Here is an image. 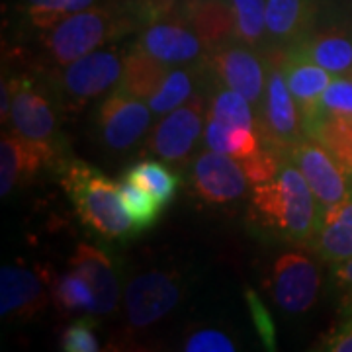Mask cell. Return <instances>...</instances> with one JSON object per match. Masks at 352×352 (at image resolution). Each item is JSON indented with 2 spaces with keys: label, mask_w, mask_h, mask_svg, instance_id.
Returning a JSON list of instances; mask_svg holds the SVG:
<instances>
[{
  "label": "cell",
  "mask_w": 352,
  "mask_h": 352,
  "mask_svg": "<svg viewBox=\"0 0 352 352\" xmlns=\"http://www.w3.org/2000/svg\"><path fill=\"white\" fill-rule=\"evenodd\" d=\"M268 288L282 311L305 314L314 307L321 289L319 266L303 252H286L272 266Z\"/></svg>",
  "instance_id": "7c38bea8"
},
{
  "label": "cell",
  "mask_w": 352,
  "mask_h": 352,
  "mask_svg": "<svg viewBox=\"0 0 352 352\" xmlns=\"http://www.w3.org/2000/svg\"><path fill=\"white\" fill-rule=\"evenodd\" d=\"M335 286L342 294V305L352 315V256L335 266Z\"/></svg>",
  "instance_id": "8d00e7d4"
},
{
  "label": "cell",
  "mask_w": 352,
  "mask_h": 352,
  "mask_svg": "<svg viewBox=\"0 0 352 352\" xmlns=\"http://www.w3.org/2000/svg\"><path fill=\"white\" fill-rule=\"evenodd\" d=\"M314 251L325 263L337 264L352 256V198L329 208L321 215V223L311 241Z\"/></svg>",
  "instance_id": "7402d4cb"
},
{
  "label": "cell",
  "mask_w": 352,
  "mask_h": 352,
  "mask_svg": "<svg viewBox=\"0 0 352 352\" xmlns=\"http://www.w3.org/2000/svg\"><path fill=\"white\" fill-rule=\"evenodd\" d=\"M282 71H284L289 92L296 100L298 112L302 118L303 131L307 133V129L314 126L321 96L331 85L333 75L327 73L323 67L311 63L288 50H284Z\"/></svg>",
  "instance_id": "ac0fdd59"
},
{
  "label": "cell",
  "mask_w": 352,
  "mask_h": 352,
  "mask_svg": "<svg viewBox=\"0 0 352 352\" xmlns=\"http://www.w3.org/2000/svg\"><path fill=\"white\" fill-rule=\"evenodd\" d=\"M288 51L323 67L333 76L352 75V36L337 30L307 34Z\"/></svg>",
  "instance_id": "44dd1931"
},
{
  "label": "cell",
  "mask_w": 352,
  "mask_h": 352,
  "mask_svg": "<svg viewBox=\"0 0 352 352\" xmlns=\"http://www.w3.org/2000/svg\"><path fill=\"white\" fill-rule=\"evenodd\" d=\"M135 45L168 67L190 65L206 59L210 53L194 28L180 14H164L147 20L141 25Z\"/></svg>",
  "instance_id": "30bf717a"
},
{
  "label": "cell",
  "mask_w": 352,
  "mask_h": 352,
  "mask_svg": "<svg viewBox=\"0 0 352 352\" xmlns=\"http://www.w3.org/2000/svg\"><path fill=\"white\" fill-rule=\"evenodd\" d=\"M145 12L135 0H112L82 12L71 14L39 34L51 63L65 67L102 45L124 38L135 28L145 24Z\"/></svg>",
  "instance_id": "7a4b0ae2"
},
{
  "label": "cell",
  "mask_w": 352,
  "mask_h": 352,
  "mask_svg": "<svg viewBox=\"0 0 352 352\" xmlns=\"http://www.w3.org/2000/svg\"><path fill=\"white\" fill-rule=\"evenodd\" d=\"M61 151L34 143L16 135L14 131L2 133L0 141V194L2 198L10 196L14 190L34 180L45 166H61Z\"/></svg>",
  "instance_id": "9a60e30c"
},
{
  "label": "cell",
  "mask_w": 352,
  "mask_h": 352,
  "mask_svg": "<svg viewBox=\"0 0 352 352\" xmlns=\"http://www.w3.org/2000/svg\"><path fill=\"white\" fill-rule=\"evenodd\" d=\"M153 112L149 104L116 87L98 104L94 127L100 143L110 151H127L138 145L151 129Z\"/></svg>",
  "instance_id": "52a82bcc"
},
{
  "label": "cell",
  "mask_w": 352,
  "mask_h": 352,
  "mask_svg": "<svg viewBox=\"0 0 352 352\" xmlns=\"http://www.w3.org/2000/svg\"><path fill=\"white\" fill-rule=\"evenodd\" d=\"M118 190H120L124 210L139 231H145L157 223L159 215L163 212V206L153 194H149L147 190L141 188L135 182L127 180L124 176H122V180H118Z\"/></svg>",
  "instance_id": "f546056e"
},
{
  "label": "cell",
  "mask_w": 352,
  "mask_h": 352,
  "mask_svg": "<svg viewBox=\"0 0 352 352\" xmlns=\"http://www.w3.org/2000/svg\"><path fill=\"white\" fill-rule=\"evenodd\" d=\"M204 141H206L208 149L233 157L239 163L252 157L254 153H258L264 147L258 131L249 129V127L226 126L212 116H208V122H206Z\"/></svg>",
  "instance_id": "cb8c5ba5"
},
{
  "label": "cell",
  "mask_w": 352,
  "mask_h": 352,
  "mask_svg": "<svg viewBox=\"0 0 352 352\" xmlns=\"http://www.w3.org/2000/svg\"><path fill=\"white\" fill-rule=\"evenodd\" d=\"M204 63L210 67L215 82L239 92L252 106L261 108L268 78V57L261 59L251 45L235 39L210 51Z\"/></svg>",
  "instance_id": "9c48e42d"
},
{
  "label": "cell",
  "mask_w": 352,
  "mask_h": 352,
  "mask_svg": "<svg viewBox=\"0 0 352 352\" xmlns=\"http://www.w3.org/2000/svg\"><path fill=\"white\" fill-rule=\"evenodd\" d=\"M251 180L239 161L221 153L204 151L192 163V186L196 196L206 204L237 201L249 188Z\"/></svg>",
  "instance_id": "2e32d148"
},
{
  "label": "cell",
  "mask_w": 352,
  "mask_h": 352,
  "mask_svg": "<svg viewBox=\"0 0 352 352\" xmlns=\"http://www.w3.org/2000/svg\"><path fill=\"white\" fill-rule=\"evenodd\" d=\"M186 352H233L235 344L226 333L217 329H200L194 331L184 342Z\"/></svg>",
  "instance_id": "836d02e7"
},
{
  "label": "cell",
  "mask_w": 352,
  "mask_h": 352,
  "mask_svg": "<svg viewBox=\"0 0 352 352\" xmlns=\"http://www.w3.org/2000/svg\"><path fill=\"white\" fill-rule=\"evenodd\" d=\"M59 180L80 221L102 239L127 243L139 231L124 210L118 182L78 159L63 161Z\"/></svg>",
  "instance_id": "3957f363"
},
{
  "label": "cell",
  "mask_w": 352,
  "mask_h": 352,
  "mask_svg": "<svg viewBox=\"0 0 352 352\" xmlns=\"http://www.w3.org/2000/svg\"><path fill=\"white\" fill-rule=\"evenodd\" d=\"M16 135L61 151L63 139L55 112V94L39 78L20 75L2 82V122Z\"/></svg>",
  "instance_id": "277c9868"
},
{
  "label": "cell",
  "mask_w": 352,
  "mask_h": 352,
  "mask_svg": "<svg viewBox=\"0 0 352 352\" xmlns=\"http://www.w3.org/2000/svg\"><path fill=\"white\" fill-rule=\"evenodd\" d=\"M235 16V39L251 47L266 36V0H231Z\"/></svg>",
  "instance_id": "4dcf8cb0"
},
{
  "label": "cell",
  "mask_w": 352,
  "mask_h": 352,
  "mask_svg": "<svg viewBox=\"0 0 352 352\" xmlns=\"http://www.w3.org/2000/svg\"><path fill=\"white\" fill-rule=\"evenodd\" d=\"M61 351L65 352H98L100 340L94 331V321L90 317H82L73 321L65 329L61 337Z\"/></svg>",
  "instance_id": "d6a6232c"
},
{
  "label": "cell",
  "mask_w": 352,
  "mask_h": 352,
  "mask_svg": "<svg viewBox=\"0 0 352 352\" xmlns=\"http://www.w3.org/2000/svg\"><path fill=\"white\" fill-rule=\"evenodd\" d=\"M321 215V206L307 180L288 159L272 180L252 188L251 217L276 239L311 245Z\"/></svg>",
  "instance_id": "6da1fadb"
},
{
  "label": "cell",
  "mask_w": 352,
  "mask_h": 352,
  "mask_svg": "<svg viewBox=\"0 0 352 352\" xmlns=\"http://www.w3.org/2000/svg\"><path fill=\"white\" fill-rule=\"evenodd\" d=\"M124 178L135 182L138 186L153 194L163 208H166L175 200L176 190L180 188V176L164 163L153 161V159H145V161L131 164L126 170Z\"/></svg>",
  "instance_id": "d4e9b609"
},
{
  "label": "cell",
  "mask_w": 352,
  "mask_h": 352,
  "mask_svg": "<svg viewBox=\"0 0 352 352\" xmlns=\"http://www.w3.org/2000/svg\"><path fill=\"white\" fill-rule=\"evenodd\" d=\"M135 2L141 6V10L145 12V18L151 20V18L164 16V14H175L182 0H135Z\"/></svg>",
  "instance_id": "74e56055"
},
{
  "label": "cell",
  "mask_w": 352,
  "mask_h": 352,
  "mask_svg": "<svg viewBox=\"0 0 352 352\" xmlns=\"http://www.w3.org/2000/svg\"><path fill=\"white\" fill-rule=\"evenodd\" d=\"M321 206V212L352 198V182L339 161L317 139L305 135L288 153Z\"/></svg>",
  "instance_id": "8fae6325"
},
{
  "label": "cell",
  "mask_w": 352,
  "mask_h": 352,
  "mask_svg": "<svg viewBox=\"0 0 352 352\" xmlns=\"http://www.w3.org/2000/svg\"><path fill=\"white\" fill-rule=\"evenodd\" d=\"M214 94L210 100V116L231 127H249L258 131V120L252 113V104L243 94L212 80Z\"/></svg>",
  "instance_id": "4316f807"
},
{
  "label": "cell",
  "mask_w": 352,
  "mask_h": 352,
  "mask_svg": "<svg viewBox=\"0 0 352 352\" xmlns=\"http://www.w3.org/2000/svg\"><path fill=\"white\" fill-rule=\"evenodd\" d=\"M249 303H251L252 321H254V325L258 329L261 337H263L264 342H266L268 346H272V342H274V323H272V319H270V314L264 309L263 303L254 298L252 292H249Z\"/></svg>",
  "instance_id": "d590c367"
},
{
  "label": "cell",
  "mask_w": 352,
  "mask_h": 352,
  "mask_svg": "<svg viewBox=\"0 0 352 352\" xmlns=\"http://www.w3.org/2000/svg\"><path fill=\"white\" fill-rule=\"evenodd\" d=\"M323 351L352 352V315L323 339Z\"/></svg>",
  "instance_id": "e575fe53"
},
{
  "label": "cell",
  "mask_w": 352,
  "mask_h": 352,
  "mask_svg": "<svg viewBox=\"0 0 352 352\" xmlns=\"http://www.w3.org/2000/svg\"><path fill=\"white\" fill-rule=\"evenodd\" d=\"M176 12L194 28L210 51L235 41V16L231 0H184Z\"/></svg>",
  "instance_id": "d6986e66"
},
{
  "label": "cell",
  "mask_w": 352,
  "mask_h": 352,
  "mask_svg": "<svg viewBox=\"0 0 352 352\" xmlns=\"http://www.w3.org/2000/svg\"><path fill=\"white\" fill-rule=\"evenodd\" d=\"M196 80H198L196 67L170 69L161 88L157 90V94H153L147 100L151 112L155 116H164V113L180 108L182 104H186L194 96V82Z\"/></svg>",
  "instance_id": "484cf974"
},
{
  "label": "cell",
  "mask_w": 352,
  "mask_h": 352,
  "mask_svg": "<svg viewBox=\"0 0 352 352\" xmlns=\"http://www.w3.org/2000/svg\"><path fill=\"white\" fill-rule=\"evenodd\" d=\"M315 0H266V36L274 50H288L311 32Z\"/></svg>",
  "instance_id": "ffe728a7"
},
{
  "label": "cell",
  "mask_w": 352,
  "mask_h": 352,
  "mask_svg": "<svg viewBox=\"0 0 352 352\" xmlns=\"http://www.w3.org/2000/svg\"><path fill=\"white\" fill-rule=\"evenodd\" d=\"M112 0H22L25 20L36 30L43 32L59 20L88 8L100 6Z\"/></svg>",
  "instance_id": "83f0119b"
},
{
  "label": "cell",
  "mask_w": 352,
  "mask_h": 352,
  "mask_svg": "<svg viewBox=\"0 0 352 352\" xmlns=\"http://www.w3.org/2000/svg\"><path fill=\"white\" fill-rule=\"evenodd\" d=\"M51 280L41 268L4 264L0 268V314L6 319L28 321L39 315L50 302Z\"/></svg>",
  "instance_id": "4fadbf2b"
},
{
  "label": "cell",
  "mask_w": 352,
  "mask_h": 352,
  "mask_svg": "<svg viewBox=\"0 0 352 352\" xmlns=\"http://www.w3.org/2000/svg\"><path fill=\"white\" fill-rule=\"evenodd\" d=\"M51 298L59 309L67 314H90L94 307V294L88 282L78 272L71 270L67 274L53 278Z\"/></svg>",
  "instance_id": "f1b7e54d"
},
{
  "label": "cell",
  "mask_w": 352,
  "mask_h": 352,
  "mask_svg": "<svg viewBox=\"0 0 352 352\" xmlns=\"http://www.w3.org/2000/svg\"><path fill=\"white\" fill-rule=\"evenodd\" d=\"M321 118H339V120L352 122V75L335 76L331 80V85H329L327 90L321 96L315 122L321 120ZM309 129H307V133H309Z\"/></svg>",
  "instance_id": "1f68e13d"
},
{
  "label": "cell",
  "mask_w": 352,
  "mask_h": 352,
  "mask_svg": "<svg viewBox=\"0 0 352 352\" xmlns=\"http://www.w3.org/2000/svg\"><path fill=\"white\" fill-rule=\"evenodd\" d=\"M204 113L201 96H192L180 108L164 113L153 129L147 149L164 163H184L201 135Z\"/></svg>",
  "instance_id": "5bb4252c"
},
{
  "label": "cell",
  "mask_w": 352,
  "mask_h": 352,
  "mask_svg": "<svg viewBox=\"0 0 352 352\" xmlns=\"http://www.w3.org/2000/svg\"><path fill=\"white\" fill-rule=\"evenodd\" d=\"M170 67L153 59L138 45L126 53V65H124V75L118 87L127 90L129 94L143 98L147 102L157 90L161 88L164 78L168 75Z\"/></svg>",
  "instance_id": "603a6c76"
},
{
  "label": "cell",
  "mask_w": 352,
  "mask_h": 352,
  "mask_svg": "<svg viewBox=\"0 0 352 352\" xmlns=\"http://www.w3.org/2000/svg\"><path fill=\"white\" fill-rule=\"evenodd\" d=\"M127 51L96 50L61 67L55 94L67 110H80L88 102L112 92L124 75Z\"/></svg>",
  "instance_id": "8992f818"
},
{
  "label": "cell",
  "mask_w": 352,
  "mask_h": 352,
  "mask_svg": "<svg viewBox=\"0 0 352 352\" xmlns=\"http://www.w3.org/2000/svg\"><path fill=\"white\" fill-rule=\"evenodd\" d=\"M182 300V278L170 270H147L129 280L126 288V317L131 329L159 323Z\"/></svg>",
  "instance_id": "ba28073f"
},
{
  "label": "cell",
  "mask_w": 352,
  "mask_h": 352,
  "mask_svg": "<svg viewBox=\"0 0 352 352\" xmlns=\"http://www.w3.org/2000/svg\"><path fill=\"white\" fill-rule=\"evenodd\" d=\"M284 50L268 53V78L263 104L258 108V133L266 147L288 157L289 149L305 138L302 118L282 71Z\"/></svg>",
  "instance_id": "5b68a950"
},
{
  "label": "cell",
  "mask_w": 352,
  "mask_h": 352,
  "mask_svg": "<svg viewBox=\"0 0 352 352\" xmlns=\"http://www.w3.org/2000/svg\"><path fill=\"white\" fill-rule=\"evenodd\" d=\"M71 270L78 272L88 282L94 294V307L88 315L92 317H108L116 311L122 288H120V274L112 254L102 251L94 245L80 243L76 245L75 252L69 261Z\"/></svg>",
  "instance_id": "e0dca14e"
}]
</instances>
